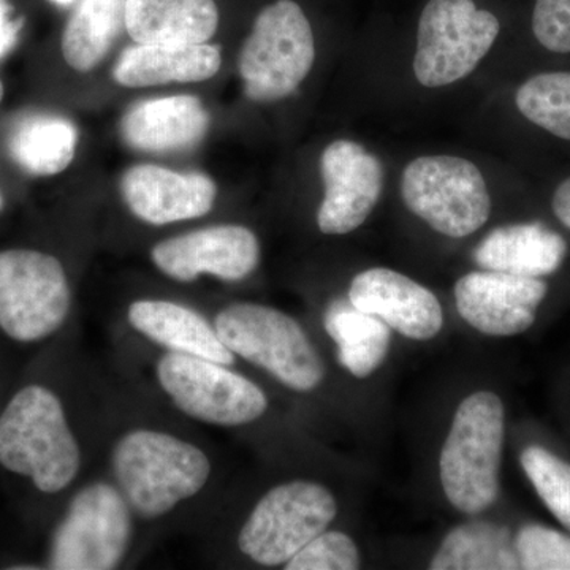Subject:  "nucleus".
<instances>
[{
    "label": "nucleus",
    "instance_id": "nucleus-1",
    "mask_svg": "<svg viewBox=\"0 0 570 570\" xmlns=\"http://www.w3.org/2000/svg\"><path fill=\"white\" fill-rule=\"evenodd\" d=\"M107 475L141 524H157L204 497L216 461L205 445L178 431L132 423L111 439Z\"/></svg>",
    "mask_w": 570,
    "mask_h": 570
},
{
    "label": "nucleus",
    "instance_id": "nucleus-2",
    "mask_svg": "<svg viewBox=\"0 0 570 570\" xmlns=\"http://www.w3.org/2000/svg\"><path fill=\"white\" fill-rule=\"evenodd\" d=\"M0 466L47 497L66 493L86 466L69 409L43 384L24 385L0 414Z\"/></svg>",
    "mask_w": 570,
    "mask_h": 570
},
{
    "label": "nucleus",
    "instance_id": "nucleus-3",
    "mask_svg": "<svg viewBox=\"0 0 570 570\" xmlns=\"http://www.w3.org/2000/svg\"><path fill=\"white\" fill-rule=\"evenodd\" d=\"M140 524L108 475L85 480L71 493L61 520L52 530L47 568H124L132 554Z\"/></svg>",
    "mask_w": 570,
    "mask_h": 570
},
{
    "label": "nucleus",
    "instance_id": "nucleus-4",
    "mask_svg": "<svg viewBox=\"0 0 570 570\" xmlns=\"http://www.w3.org/2000/svg\"><path fill=\"white\" fill-rule=\"evenodd\" d=\"M217 335L236 358L261 367L296 393L321 387L325 365L306 330L276 307L254 302L228 303L213 317Z\"/></svg>",
    "mask_w": 570,
    "mask_h": 570
},
{
    "label": "nucleus",
    "instance_id": "nucleus-5",
    "mask_svg": "<svg viewBox=\"0 0 570 570\" xmlns=\"http://www.w3.org/2000/svg\"><path fill=\"white\" fill-rule=\"evenodd\" d=\"M504 428V404L494 393H472L456 409L439 474L445 497L460 512L475 515L497 501Z\"/></svg>",
    "mask_w": 570,
    "mask_h": 570
},
{
    "label": "nucleus",
    "instance_id": "nucleus-6",
    "mask_svg": "<svg viewBox=\"0 0 570 570\" xmlns=\"http://www.w3.org/2000/svg\"><path fill=\"white\" fill-rule=\"evenodd\" d=\"M316 61V39L296 0H273L255 17L239 52L238 69L247 99L272 104L287 99Z\"/></svg>",
    "mask_w": 570,
    "mask_h": 570
},
{
    "label": "nucleus",
    "instance_id": "nucleus-7",
    "mask_svg": "<svg viewBox=\"0 0 570 570\" xmlns=\"http://www.w3.org/2000/svg\"><path fill=\"white\" fill-rule=\"evenodd\" d=\"M235 366L160 351L154 382L176 411L193 422L239 428L257 422L269 407L268 396Z\"/></svg>",
    "mask_w": 570,
    "mask_h": 570
},
{
    "label": "nucleus",
    "instance_id": "nucleus-8",
    "mask_svg": "<svg viewBox=\"0 0 570 570\" xmlns=\"http://www.w3.org/2000/svg\"><path fill=\"white\" fill-rule=\"evenodd\" d=\"M337 515L332 491L296 479L266 491L239 527V553L264 568H284L307 542L328 530Z\"/></svg>",
    "mask_w": 570,
    "mask_h": 570
},
{
    "label": "nucleus",
    "instance_id": "nucleus-9",
    "mask_svg": "<svg viewBox=\"0 0 570 570\" xmlns=\"http://www.w3.org/2000/svg\"><path fill=\"white\" fill-rule=\"evenodd\" d=\"M73 307L66 268L36 249L0 250V332L33 344L61 332Z\"/></svg>",
    "mask_w": 570,
    "mask_h": 570
},
{
    "label": "nucleus",
    "instance_id": "nucleus-10",
    "mask_svg": "<svg viewBox=\"0 0 570 570\" xmlns=\"http://www.w3.org/2000/svg\"><path fill=\"white\" fill-rule=\"evenodd\" d=\"M400 189L409 212L449 238H466L490 219L489 186L464 157H417L404 167Z\"/></svg>",
    "mask_w": 570,
    "mask_h": 570
},
{
    "label": "nucleus",
    "instance_id": "nucleus-11",
    "mask_svg": "<svg viewBox=\"0 0 570 570\" xmlns=\"http://www.w3.org/2000/svg\"><path fill=\"white\" fill-rule=\"evenodd\" d=\"M501 24L474 0H430L420 14L415 80L425 88H445L469 77L493 48Z\"/></svg>",
    "mask_w": 570,
    "mask_h": 570
},
{
    "label": "nucleus",
    "instance_id": "nucleus-12",
    "mask_svg": "<svg viewBox=\"0 0 570 570\" xmlns=\"http://www.w3.org/2000/svg\"><path fill=\"white\" fill-rule=\"evenodd\" d=\"M261 242L239 224L209 225L163 239L151 249V262L176 283H195L212 276L223 283H242L258 268Z\"/></svg>",
    "mask_w": 570,
    "mask_h": 570
},
{
    "label": "nucleus",
    "instance_id": "nucleus-13",
    "mask_svg": "<svg viewBox=\"0 0 570 570\" xmlns=\"http://www.w3.org/2000/svg\"><path fill=\"white\" fill-rule=\"evenodd\" d=\"M325 195L317 213L318 230L347 235L362 227L384 189V165L352 140L330 142L321 156Z\"/></svg>",
    "mask_w": 570,
    "mask_h": 570
},
{
    "label": "nucleus",
    "instance_id": "nucleus-14",
    "mask_svg": "<svg viewBox=\"0 0 570 570\" xmlns=\"http://www.w3.org/2000/svg\"><path fill=\"white\" fill-rule=\"evenodd\" d=\"M547 292L540 277L483 269L461 277L455 303L460 316L483 335L513 336L531 328Z\"/></svg>",
    "mask_w": 570,
    "mask_h": 570
},
{
    "label": "nucleus",
    "instance_id": "nucleus-15",
    "mask_svg": "<svg viewBox=\"0 0 570 570\" xmlns=\"http://www.w3.org/2000/svg\"><path fill=\"white\" fill-rule=\"evenodd\" d=\"M348 299L409 340H433L444 325L436 295L395 269L370 268L358 273L348 288Z\"/></svg>",
    "mask_w": 570,
    "mask_h": 570
},
{
    "label": "nucleus",
    "instance_id": "nucleus-16",
    "mask_svg": "<svg viewBox=\"0 0 570 570\" xmlns=\"http://www.w3.org/2000/svg\"><path fill=\"white\" fill-rule=\"evenodd\" d=\"M121 194L137 219L163 227L206 216L216 204L217 187L206 175L137 165L124 175Z\"/></svg>",
    "mask_w": 570,
    "mask_h": 570
},
{
    "label": "nucleus",
    "instance_id": "nucleus-17",
    "mask_svg": "<svg viewBox=\"0 0 570 570\" xmlns=\"http://www.w3.org/2000/svg\"><path fill=\"white\" fill-rule=\"evenodd\" d=\"M126 325L159 351L200 356L228 366H235L238 360L217 335L213 318L186 303L135 299L127 306Z\"/></svg>",
    "mask_w": 570,
    "mask_h": 570
},
{
    "label": "nucleus",
    "instance_id": "nucleus-18",
    "mask_svg": "<svg viewBox=\"0 0 570 570\" xmlns=\"http://www.w3.org/2000/svg\"><path fill=\"white\" fill-rule=\"evenodd\" d=\"M209 122L208 111L198 97H160L134 105L124 115L121 134L135 151H187L204 140Z\"/></svg>",
    "mask_w": 570,
    "mask_h": 570
},
{
    "label": "nucleus",
    "instance_id": "nucleus-19",
    "mask_svg": "<svg viewBox=\"0 0 570 570\" xmlns=\"http://www.w3.org/2000/svg\"><path fill=\"white\" fill-rule=\"evenodd\" d=\"M566 254L568 243L547 225L510 224L494 228L479 243L474 261L490 272L543 277L561 268Z\"/></svg>",
    "mask_w": 570,
    "mask_h": 570
},
{
    "label": "nucleus",
    "instance_id": "nucleus-20",
    "mask_svg": "<svg viewBox=\"0 0 570 570\" xmlns=\"http://www.w3.org/2000/svg\"><path fill=\"white\" fill-rule=\"evenodd\" d=\"M220 24L217 0H127L126 31L137 45H200Z\"/></svg>",
    "mask_w": 570,
    "mask_h": 570
},
{
    "label": "nucleus",
    "instance_id": "nucleus-21",
    "mask_svg": "<svg viewBox=\"0 0 570 570\" xmlns=\"http://www.w3.org/2000/svg\"><path fill=\"white\" fill-rule=\"evenodd\" d=\"M223 66L213 45H137L119 56L112 78L124 88H149L168 82L209 80Z\"/></svg>",
    "mask_w": 570,
    "mask_h": 570
},
{
    "label": "nucleus",
    "instance_id": "nucleus-22",
    "mask_svg": "<svg viewBox=\"0 0 570 570\" xmlns=\"http://www.w3.org/2000/svg\"><path fill=\"white\" fill-rule=\"evenodd\" d=\"M324 326L335 341L337 362L352 376H371L384 363L392 344V328L374 314L352 305L351 299L337 298L330 303Z\"/></svg>",
    "mask_w": 570,
    "mask_h": 570
},
{
    "label": "nucleus",
    "instance_id": "nucleus-23",
    "mask_svg": "<svg viewBox=\"0 0 570 570\" xmlns=\"http://www.w3.org/2000/svg\"><path fill=\"white\" fill-rule=\"evenodd\" d=\"M127 0H77L63 28L61 50L71 69L91 71L126 29Z\"/></svg>",
    "mask_w": 570,
    "mask_h": 570
},
{
    "label": "nucleus",
    "instance_id": "nucleus-24",
    "mask_svg": "<svg viewBox=\"0 0 570 570\" xmlns=\"http://www.w3.org/2000/svg\"><path fill=\"white\" fill-rule=\"evenodd\" d=\"M431 570L521 569L515 539L508 528L475 520L460 524L442 540Z\"/></svg>",
    "mask_w": 570,
    "mask_h": 570
},
{
    "label": "nucleus",
    "instance_id": "nucleus-25",
    "mask_svg": "<svg viewBox=\"0 0 570 570\" xmlns=\"http://www.w3.org/2000/svg\"><path fill=\"white\" fill-rule=\"evenodd\" d=\"M77 145V127L55 115L26 116L9 137L11 159L33 176L61 174L73 163Z\"/></svg>",
    "mask_w": 570,
    "mask_h": 570
},
{
    "label": "nucleus",
    "instance_id": "nucleus-26",
    "mask_svg": "<svg viewBox=\"0 0 570 570\" xmlns=\"http://www.w3.org/2000/svg\"><path fill=\"white\" fill-rule=\"evenodd\" d=\"M515 104L528 121L570 141V71L531 77L517 91Z\"/></svg>",
    "mask_w": 570,
    "mask_h": 570
},
{
    "label": "nucleus",
    "instance_id": "nucleus-27",
    "mask_svg": "<svg viewBox=\"0 0 570 570\" xmlns=\"http://www.w3.org/2000/svg\"><path fill=\"white\" fill-rule=\"evenodd\" d=\"M520 461L543 504L570 531V463L540 445L524 449Z\"/></svg>",
    "mask_w": 570,
    "mask_h": 570
},
{
    "label": "nucleus",
    "instance_id": "nucleus-28",
    "mask_svg": "<svg viewBox=\"0 0 570 570\" xmlns=\"http://www.w3.org/2000/svg\"><path fill=\"white\" fill-rule=\"evenodd\" d=\"M520 568L528 570H570V535L528 524L515 539Z\"/></svg>",
    "mask_w": 570,
    "mask_h": 570
},
{
    "label": "nucleus",
    "instance_id": "nucleus-29",
    "mask_svg": "<svg viewBox=\"0 0 570 570\" xmlns=\"http://www.w3.org/2000/svg\"><path fill=\"white\" fill-rule=\"evenodd\" d=\"M285 570L360 569V551L354 540L341 531L325 530L292 558Z\"/></svg>",
    "mask_w": 570,
    "mask_h": 570
},
{
    "label": "nucleus",
    "instance_id": "nucleus-30",
    "mask_svg": "<svg viewBox=\"0 0 570 570\" xmlns=\"http://www.w3.org/2000/svg\"><path fill=\"white\" fill-rule=\"evenodd\" d=\"M532 33L546 50L570 55V0H535Z\"/></svg>",
    "mask_w": 570,
    "mask_h": 570
},
{
    "label": "nucleus",
    "instance_id": "nucleus-31",
    "mask_svg": "<svg viewBox=\"0 0 570 570\" xmlns=\"http://www.w3.org/2000/svg\"><path fill=\"white\" fill-rule=\"evenodd\" d=\"M20 24L11 20V10L7 0H0V58L9 55L17 45Z\"/></svg>",
    "mask_w": 570,
    "mask_h": 570
},
{
    "label": "nucleus",
    "instance_id": "nucleus-32",
    "mask_svg": "<svg viewBox=\"0 0 570 570\" xmlns=\"http://www.w3.org/2000/svg\"><path fill=\"white\" fill-rule=\"evenodd\" d=\"M551 208L558 220L570 230V178L562 181L554 190Z\"/></svg>",
    "mask_w": 570,
    "mask_h": 570
},
{
    "label": "nucleus",
    "instance_id": "nucleus-33",
    "mask_svg": "<svg viewBox=\"0 0 570 570\" xmlns=\"http://www.w3.org/2000/svg\"><path fill=\"white\" fill-rule=\"evenodd\" d=\"M52 2L59 3V6H70V3L77 2V0H52Z\"/></svg>",
    "mask_w": 570,
    "mask_h": 570
},
{
    "label": "nucleus",
    "instance_id": "nucleus-34",
    "mask_svg": "<svg viewBox=\"0 0 570 570\" xmlns=\"http://www.w3.org/2000/svg\"><path fill=\"white\" fill-rule=\"evenodd\" d=\"M2 99H3V86H2V81H0V102H2Z\"/></svg>",
    "mask_w": 570,
    "mask_h": 570
},
{
    "label": "nucleus",
    "instance_id": "nucleus-35",
    "mask_svg": "<svg viewBox=\"0 0 570 570\" xmlns=\"http://www.w3.org/2000/svg\"><path fill=\"white\" fill-rule=\"evenodd\" d=\"M2 208H3V200H2V195H0V212H2Z\"/></svg>",
    "mask_w": 570,
    "mask_h": 570
}]
</instances>
